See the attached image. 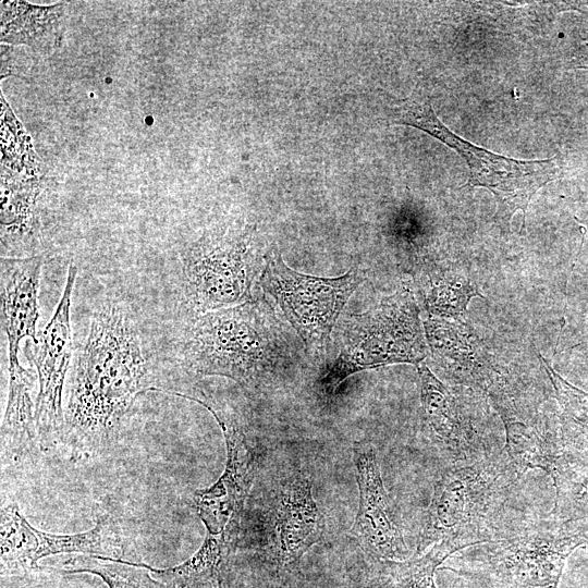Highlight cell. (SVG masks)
<instances>
[{"label": "cell", "mask_w": 588, "mask_h": 588, "mask_svg": "<svg viewBox=\"0 0 588 588\" xmlns=\"http://www.w3.org/2000/svg\"><path fill=\"white\" fill-rule=\"evenodd\" d=\"M156 388L126 311L113 303L99 307L76 363L64 415L63 442L71 458L108 451L135 399Z\"/></svg>", "instance_id": "1"}, {"label": "cell", "mask_w": 588, "mask_h": 588, "mask_svg": "<svg viewBox=\"0 0 588 588\" xmlns=\"http://www.w3.org/2000/svg\"><path fill=\"white\" fill-rule=\"evenodd\" d=\"M518 478L506 452H491L443 470L434 483L415 555L437 542L460 551L504 538V518Z\"/></svg>", "instance_id": "2"}, {"label": "cell", "mask_w": 588, "mask_h": 588, "mask_svg": "<svg viewBox=\"0 0 588 588\" xmlns=\"http://www.w3.org/2000/svg\"><path fill=\"white\" fill-rule=\"evenodd\" d=\"M271 319L264 305L252 301L201 314L184 342L187 368L258 388L284 357L283 341Z\"/></svg>", "instance_id": "3"}, {"label": "cell", "mask_w": 588, "mask_h": 588, "mask_svg": "<svg viewBox=\"0 0 588 588\" xmlns=\"http://www.w3.org/2000/svg\"><path fill=\"white\" fill-rule=\"evenodd\" d=\"M427 355L418 307L404 285L375 307L346 318L340 351L319 380L326 395H333L353 373L390 364L418 365Z\"/></svg>", "instance_id": "4"}, {"label": "cell", "mask_w": 588, "mask_h": 588, "mask_svg": "<svg viewBox=\"0 0 588 588\" xmlns=\"http://www.w3.org/2000/svg\"><path fill=\"white\" fill-rule=\"evenodd\" d=\"M389 122L419 128L456 150L469 168L468 186L485 187L494 196L498 216L507 222L526 208L532 196L561 171L556 157L517 160L478 147L456 135L437 117L429 100L407 98L391 107Z\"/></svg>", "instance_id": "5"}, {"label": "cell", "mask_w": 588, "mask_h": 588, "mask_svg": "<svg viewBox=\"0 0 588 588\" xmlns=\"http://www.w3.org/2000/svg\"><path fill=\"white\" fill-rule=\"evenodd\" d=\"M363 279L356 267L336 278L298 272L290 268L273 248L265 255L258 281L297 332L306 350L314 353L328 344L341 311Z\"/></svg>", "instance_id": "6"}, {"label": "cell", "mask_w": 588, "mask_h": 588, "mask_svg": "<svg viewBox=\"0 0 588 588\" xmlns=\"http://www.w3.org/2000/svg\"><path fill=\"white\" fill-rule=\"evenodd\" d=\"M559 522L519 526L504 538L488 543L475 571L495 588H559L568 555L588 541L584 534H566Z\"/></svg>", "instance_id": "7"}, {"label": "cell", "mask_w": 588, "mask_h": 588, "mask_svg": "<svg viewBox=\"0 0 588 588\" xmlns=\"http://www.w3.org/2000/svg\"><path fill=\"white\" fill-rule=\"evenodd\" d=\"M182 273L186 297L205 314L246 303L264 269L250 235L207 236L182 253Z\"/></svg>", "instance_id": "8"}, {"label": "cell", "mask_w": 588, "mask_h": 588, "mask_svg": "<svg viewBox=\"0 0 588 588\" xmlns=\"http://www.w3.org/2000/svg\"><path fill=\"white\" fill-rule=\"evenodd\" d=\"M79 553L94 558L125 560L126 544L115 519L109 514L98 517L94 528L78 534H49L35 528L16 503L1 509V574L39 571L46 556Z\"/></svg>", "instance_id": "9"}, {"label": "cell", "mask_w": 588, "mask_h": 588, "mask_svg": "<svg viewBox=\"0 0 588 588\" xmlns=\"http://www.w3.org/2000/svg\"><path fill=\"white\" fill-rule=\"evenodd\" d=\"M77 268L71 264L62 296L53 316L41 332L37 344L26 341L28 360L38 373L39 392L35 404V420L41 452H49L63 441L64 414L62 391L71 358V298Z\"/></svg>", "instance_id": "10"}, {"label": "cell", "mask_w": 588, "mask_h": 588, "mask_svg": "<svg viewBox=\"0 0 588 588\" xmlns=\"http://www.w3.org/2000/svg\"><path fill=\"white\" fill-rule=\"evenodd\" d=\"M206 407L218 421L226 445L225 467L220 478L209 488L194 492L197 514L207 532L238 535L245 500L255 471V454L238 419L209 397L181 392L173 393Z\"/></svg>", "instance_id": "11"}, {"label": "cell", "mask_w": 588, "mask_h": 588, "mask_svg": "<svg viewBox=\"0 0 588 588\" xmlns=\"http://www.w3.org/2000/svg\"><path fill=\"white\" fill-rule=\"evenodd\" d=\"M353 461L359 505L351 534L366 551L380 560H406L407 546L393 520L373 446L366 442L355 443Z\"/></svg>", "instance_id": "12"}, {"label": "cell", "mask_w": 588, "mask_h": 588, "mask_svg": "<svg viewBox=\"0 0 588 588\" xmlns=\"http://www.w3.org/2000/svg\"><path fill=\"white\" fill-rule=\"evenodd\" d=\"M324 519L303 474L287 480L279 490L270 512L271 548L277 563L284 567L297 562L317 543Z\"/></svg>", "instance_id": "13"}, {"label": "cell", "mask_w": 588, "mask_h": 588, "mask_svg": "<svg viewBox=\"0 0 588 588\" xmlns=\"http://www.w3.org/2000/svg\"><path fill=\"white\" fill-rule=\"evenodd\" d=\"M42 257H1V323L9 344V366L19 365L20 343L37 344L38 289Z\"/></svg>", "instance_id": "14"}, {"label": "cell", "mask_w": 588, "mask_h": 588, "mask_svg": "<svg viewBox=\"0 0 588 588\" xmlns=\"http://www.w3.org/2000/svg\"><path fill=\"white\" fill-rule=\"evenodd\" d=\"M418 372L424 417L434 442L456 463L469 464L487 456L490 452L478 445L452 394L427 366L419 365Z\"/></svg>", "instance_id": "15"}, {"label": "cell", "mask_w": 588, "mask_h": 588, "mask_svg": "<svg viewBox=\"0 0 588 588\" xmlns=\"http://www.w3.org/2000/svg\"><path fill=\"white\" fill-rule=\"evenodd\" d=\"M236 538L207 532L199 549L183 563L162 569L145 565L157 579L177 588H223L230 580Z\"/></svg>", "instance_id": "16"}, {"label": "cell", "mask_w": 588, "mask_h": 588, "mask_svg": "<svg viewBox=\"0 0 588 588\" xmlns=\"http://www.w3.org/2000/svg\"><path fill=\"white\" fill-rule=\"evenodd\" d=\"M33 381V373L20 364L9 366V394L1 425V446L2 454L13 461L30 457L40 450L32 400Z\"/></svg>", "instance_id": "17"}, {"label": "cell", "mask_w": 588, "mask_h": 588, "mask_svg": "<svg viewBox=\"0 0 588 588\" xmlns=\"http://www.w3.org/2000/svg\"><path fill=\"white\" fill-rule=\"evenodd\" d=\"M457 552L445 542H437L420 555L406 560H380V567L370 588H437L438 567Z\"/></svg>", "instance_id": "18"}, {"label": "cell", "mask_w": 588, "mask_h": 588, "mask_svg": "<svg viewBox=\"0 0 588 588\" xmlns=\"http://www.w3.org/2000/svg\"><path fill=\"white\" fill-rule=\"evenodd\" d=\"M63 565L62 569L40 566L39 571L59 574L90 573L99 576L109 588H177L157 579L144 563L76 555L66 560Z\"/></svg>", "instance_id": "19"}, {"label": "cell", "mask_w": 588, "mask_h": 588, "mask_svg": "<svg viewBox=\"0 0 588 588\" xmlns=\"http://www.w3.org/2000/svg\"><path fill=\"white\" fill-rule=\"evenodd\" d=\"M561 407L562 438L573 454L588 457V393L564 380L541 356Z\"/></svg>", "instance_id": "20"}, {"label": "cell", "mask_w": 588, "mask_h": 588, "mask_svg": "<svg viewBox=\"0 0 588 588\" xmlns=\"http://www.w3.org/2000/svg\"><path fill=\"white\" fill-rule=\"evenodd\" d=\"M556 489V501L574 499V509L571 514L572 519L588 516V481L574 483L564 475L554 482Z\"/></svg>", "instance_id": "21"}, {"label": "cell", "mask_w": 588, "mask_h": 588, "mask_svg": "<svg viewBox=\"0 0 588 588\" xmlns=\"http://www.w3.org/2000/svg\"><path fill=\"white\" fill-rule=\"evenodd\" d=\"M461 577L455 579L451 588H495L487 580L465 574L462 572H456Z\"/></svg>", "instance_id": "22"}, {"label": "cell", "mask_w": 588, "mask_h": 588, "mask_svg": "<svg viewBox=\"0 0 588 588\" xmlns=\"http://www.w3.org/2000/svg\"><path fill=\"white\" fill-rule=\"evenodd\" d=\"M223 588H236V587L232 586L231 583H228Z\"/></svg>", "instance_id": "23"}]
</instances>
